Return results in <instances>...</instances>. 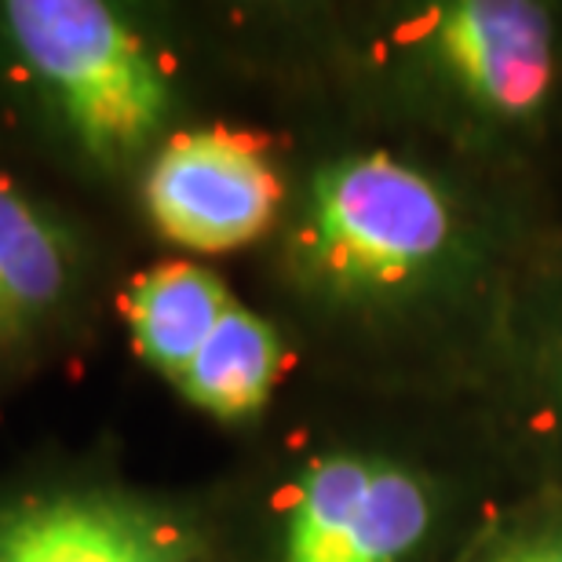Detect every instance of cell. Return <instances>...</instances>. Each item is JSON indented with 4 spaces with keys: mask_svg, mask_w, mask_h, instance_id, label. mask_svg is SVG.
<instances>
[{
    "mask_svg": "<svg viewBox=\"0 0 562 562\" xmlns=\"http://www.w3.org/2000/svg\"><path fill=\"white\" fill-rule=\"evenodd\" d=\"M11 48L77 146L103 165L136 157L161 132L172 92L146 41L95 0L4 4Z\"/></svg>",
    "mask_w": 562,
    "mask_h": 562,
    "instance_id": "cell-1",
    "label": "cell"
},
{
    "mask_svg": "<svg viewBox=\"0 0 562 562\" xmlns=\"http://www.w3.org/2000/svg\"><path fill=\"white\" fill-rule=\"evenodd\" d=\"M453 238L449 198L420 168L391 154H355L314 176L296 256L322 289L380 296L435 271Z\"/></svg>",
    "mask_w": 562,
    "mask_h": 562,
    "instance_id": "cell-2",
    "label": "cell"
},
{
    "mask_svg": "<svg viewBox=\"0 0 562 562\" xmlns=\"http://www.w3.org/2000/svg\"><path fill=\"white\" fill-rule=\"evenodd\" d=\"M420 44L468 103L530 117L552 88V22L526 0H449L420 15Z\"/></svg>",
    "mask_w": 562,
    "mask_h": 562,
    "instance_id": "cell-6",
    "label": "cell"
},
{
    "mask_svg": "<svg viewBox=\"0 0 562 562\" xmlns=\"http://www.w3.org/2000/svg\"><path fill=\"white\" fill-rule=\"evenodd\" d=\"M482 562H562V530L515 537L493 548Z\"/></svg>",
    "mask_w": 562,
    "mask_h": 562,
    "instance_id": "cell-9",
    "label": "cell"
},
{
    "mask_svg": "<svg viewBox=\"0 0 562 562\" xmlns=\"http://www.w3.org/2000/svg\"><path fill=\"white\" fill-rule=\"evenodd\" d=\"M125 318L143 362L220 420L260 413L285 366L274 325L190 260L143 271L128 289Z\"/></svg>",
    "mask_w": 562,
    "mask_h": 562,
    "instance_id": "cell-3",
    "label": "cell"
},
{
    "mask_svg": "<svg viewBox=\"0 0 562 562\" xmlns=\"http://www.w3.org/2000/svg\"><path fill=\"white\" fill-rule=\"evenodd\" d=\"M281 205L274 165L234 132H183L157 150L146 209L168 241L190 252H231L271 227Z\"/></svg>",
    "mask_w": 562,
    "mask_h": 562,
    "instance_id": "cell-5",
    "label": "cell"
},
{
    "mask_svg": "<svg viewBox=\"0 0 562 562\" xmlns=\"http://www.w3.org/2000/svg\"><path fill=\"white\" fill-rule=\"evenodd\" d=\"M431 522L420 475L380 457H318L292 490L278 562H409Z\"/></svg>",
    "mask_w": 562,
    "mask_h": 562,
    "instance_id": "cell-4",
    "label": "cell"
},
{
    "mask_svg": "<svg viewBox=\"0 0 562 562\" xmlns=\"http://www.w3.org/2000/svg\"><path fill=\"white\" fill-rule=\"evenodd\" d=\"M77 245L55 212L0 176V362L26 351L66 307Z\"/></svg>",
    "mask_w": 562,
    "mask_h": 562,
    "instance_id": "cell-8",
    "label": "cell"
},
{
    "mask_svg": "<svg viewBox=\"0 0 562 562\" xmlns=\"http://www.w3.org/2000/svg\"><path fill=\"white\" fill-rule=\"evenodd\" d=\"M172 512L117 490H55L0 508V562H201Z\"/></svg>",
    "mask_w": 562,
    "mask_h": 562,
    "instance_id": "cell-7",
    "label": "cell"
}]
</instances>
